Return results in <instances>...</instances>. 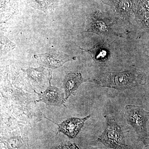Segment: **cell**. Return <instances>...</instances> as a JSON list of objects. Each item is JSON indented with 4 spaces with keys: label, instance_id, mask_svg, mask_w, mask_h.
I'll use <instances>...</instances> for the list:
<instances>
[{
    "label": "cell",
    "instance_id": "7",
    "mask_svg": "<svg viewBox=\"0 0 149 149\" xmlns=\"http://www.w3.org/2000/svg\"><path fill=\"white\" fill-rule=\"evenodd\" d=\"M88 81V80L83 78L82 74L79 72H72L67 74L63 81L65 100H67L82 83Z\"/></svg>",
    "mask_w": 149,
    "mask_h": 149
},
{
    "label": "cell",
    "instance_id": "12",
    "mask_svg": "<svg viewBox=\"0 0 149 149\" xmlns=\"http://www.w3.org/2000/svg\"><path fill=\"white\" fill-rule=\"evenodd\" d=\"M55 149H79L77 145L74 143L63 144L56 148Z\"/></svg>",
    "mask_w": 149,
    "mask_h": 149
},
{
    "label": "cell",
    "instance_id": "9",
    "mask_svg": "<svg viewBox=\"0 0 149 149\" xmlns=\"http://www.w3.org/2000/svg\"><path fill=\"white\" fill-rule=\"evenodd\" d=\"M56 0H27L32 7L47 12L55 8Z\"/></svg>",
    "mask_w": 149,
    "mask_h": 149
},
{
    "label": "cell",
    "instance_id": "13",
    "mask_svg": "<svg viewBox=\"0 0 149 149\" xmlns=\"http://www.w3.org/2000/svg\"><path fill=\"white\" fill-rule=\"evenodd\" d=\"M95 149L91 148V149Z\"/></svg>",
    "mask_w": 149,
    "mask_h": 149
},
{
    "label": "cell",
    "instance_id": "2",
    "mask_svg": "<svg viewBox=\"0 0 149 149\" xmlns=\"http://www.w3.org/2000/svg\"><path fill=\"white\" fill-rule=\"evenodd\" d=\"M106 120V127L98 140L108 148L113 149H128L125 137L120 126L114 119L107 116H104Z\"/></svg>",
    "mask_w": 149,
    "mask_h": 149
},
{
    "label": "cell",
    "instance_id": "3",
    "mask_svg": "<svg viewBox=\"0 0 149 149\" xmlns=\"http://www.w3.org/2000/svg\"><path fill=\"white\" fill-rule=\"evenodd\" d=\"M124 116L128 123L136 131L139 139L144 142L147 137L146 125L148 113L141 107L128 104L125 107Z\"/></svg>",
    "mask_w": 149,
    "mask_h": 149
},
{
    "label": "cell",
    "instance_id": "10",
    "mask_svg": "<svg viewBox=\"0 0 149 149\" xmlns=\"http://www.w3.org/2000/svg\"><path fill=\"white\" fill-rule=\"evenodd\" d=\"M79 48L80 49L88 52L91 55L92 58L96 61H104L107 58V51L104 49H102L100 46L96 45L89 49Z\"/></svg>",
    "mask_w": 149,
    "mask_h": 149
},
{
    "label": "cell",
    "instance_id": "6",
    "mask_svg": "<svg viewBox=\"0 0 149 149\" xmlns=\"http://www.w3.org/2000/svg\"><path fill=\"white\" fill-rule=\"evenodd\" d=\"M39 96L38 102H42L49 106H60L65 102L64 94L62 91L57 88L49 86L45 91L37 93Z\"/></svg>",
    "mask_w": 149,
    "mask_h": 149
},
{
    "label": "cell",
    "instance_id": "1",
    "mask_svg": "<svg viewBox=\"0 0 149 149\" xmlns=\"http://www.w3.org/2000/svg\"><path fill=\"white\" fill-rule=\"evenodd\" d=\"M141 77L136 72H106L96 78L95 82L102 87L116 90L130 89L141 83Z\"/></svg>",
    "mask_w": 149,
    "mask_h": 149
},
{
    "label": "cell",
    "instance_id": "5",
    "mask_svg": "<svg viewBox=\"0 0 149 149\" xmlns=\"http://www.w3.org/2000/svg\"><path fill=\"white\" fill-rule=\"evenodd\" d=\"M91 116V115H90L83 118H69L58 125V131L63 133L70 139H74L79 133L85 121Z\"/></svg>",
    "mask_w": 149,
    "mask_h": 149
},
{
    "label": "cell",
    "instance_id": "4",
    "mask_svg": "<svg viewBox=\"0 0 149 149\" xmlns=\"http://www.w3.org/2000/svg\"><path fill=\"white\" fill-rule=\"evenodd\" d=\"M40 65L50 68H57L62 66L67 62L75 60V56H71L63 53L49 52L34 55Z\"/></svg>",
    "mask_w": 149,
    "mask_h": 149
},
{
    "label": "cell",
    "instance_id": "8",
    "mask_svg": "<svg viewBox=\"0 0 149 149\" xmlns=\"http://www.w3.org/2000/svg\"><path fill=\"white\" fill-rule=\"evenodd\" d=\"M22 70L27 74L30 80L37 83L41 84L47 77V72L45 69L42 67L37 68H30Z\"/></svg>",
    "mask_w": 149,
    "mask_h": 149
},
{
    "label": "cell",
    "instance_id": "11",
    "mask_svg": "<svg viewBox=\"0 0 149 149\" xmlns=\"http://www.w3.org/2000/svg\"><path fill=\"white\" fill-rule=\"evenodd\" d=\"M1 54H5L15 47V44L3 36H1Z\"/></svg>",
    "mask_w": 149,
    "mask_h": 149
}]
</instances>
